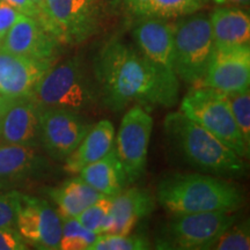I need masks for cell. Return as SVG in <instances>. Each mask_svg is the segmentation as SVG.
Segmentation results:
<instances>
[{"label":"cell","instance_id":"obj_30","mask_svg":"<svg viewBox=\"0 0 250 250\" xmlns=\"http://www.w3.org/2000/svg\"><path fill=\"white\" fill-rule=\"evenodd\" d=\"M27 242L13 227L0 228V250H24Z\"/></svg>","mask_w":250,"mask_h":250},{"label":"cell","instance_id":"obj_13","mask_svg":"<svg viewBox=\"0 0 250 250\" xmlns=\"http://www.w3.org/2000/svg\"><path fill=\"white\" fill-rule=\"evenodd\" d=\"M250 46H215L211 62L198 86L224 93L249 89Z\"/></svg>","mask_w":250,"mask_h":250},{"label":"cell","instance_id":"obj_22","mask_svg":"<svg viewBox=\"0 0 250 250\" xmlns=\"http://www.w3.org/2000/svg\"><path fill=\"white\" fill-rule=\"evenodd\" d=\"M48 195L57 205V211L62 218H76L86 208L105 196L81 177H73L61 186L50 188Z\"/></svg>","mask_w":250,"mask_h":250},{"label":"cell","instance_id":"obj_24","mask_svg":"<svg viewBox=\"0 0 250 250\" xmlns=\"http://www.w3.org/2000/svg\"><path fill=\"white\" fill-rule=\"evenodd\" d=\"M62 234L59 249L62 250H88L99 236L98 233L87 229L77 218H62Z\"/></svg>","mask_w":250,"mask_h":250},{"label":"cell","instance_id":"obj_10","mask_svg":"<svg viewBox=\"0 0 250 250\" xmlns=\"http://www.w3.org/2000/svg\"><path fill=\"white\" fill-rule=\"evenodd\" d=\"M15 226L24 241L35 248L59 249L62 234V217L45 199L20 193Z\"/></svg>","mask_w":250,"mask_h":250},{"label":"cell","instance_id":"obj_12","mask_svg":"<svg viewBox=\"0 0 250 250\" xmlns=\"http://www.w3.org/2000/svg\"><path fill=\"white\" fill-rule=\"evenodd\" d=\"M137 48L171 85L180 87L174 71V24L161 18L147 17L133 29Z\"/></svg>","mask_w":250,"mask_h":250},{"label":"cell","instance_id":"obj_8","mask_svg":"<svg viewBox=\"0 0 250 250\" xmlns=\"http://www.w3.org/2000/svg\"><path fill=\"white\" fill-rule=\"evenodd\" d=\"M100 0H45L42 24L61 44L79 45L98 33Z\"/></svg>","mask_w":250,"mask_h":250},{"label":"cell","instance_id":"obj_2","mask_svg":"<svg viewBox=\"0 0 250 250\" xmlns=\"http://www.w3.org/2000/svg\"><path fill=\"white\" fill-rule=\"evenodd\" d=\"M164 129L175 151L195 169L223 179H237L246 175L245 159L183 112L168 114Z\"/></svg>","mask_w":250,"mask_h":250},{"label":"cell","instance_id":"obj_20","mask_svg":"<svg viewBox=\"0 0 250 250\" xmlns=\"http://www.w3.org/2000/svg\"><path fill=\"white\" fill-rule=\"evenodd\" d=\"M215 46L247 45L250 42V18L237 7H219L210 15Z\"/></svg>","mask_w":250,"mask_h":250},{"label":"cell","instance_id":"obj_19","mask_svg":"<svg viewBox=\"0 0 250 250\" xmlns=\"http://www.w3.org/2000/svg\"><path fill=\"white\" fill-rule=\"evenodd\" d=\"M115 127L110 121L102 120L90 127L78 147L64 160V170L79 174L87 165L104 156L115 144Z\"/></svg>","mask_w":250,"mask_h":250},{"label":"cell","instance_id":"obj_29","mask_svg":"<svg viewBox=\"0 0 250 250\" xmlns=\"http://www.w3.org/2000/svg\"><path fill=\"white\" fill-rule=\"evenodd\" d=\"M19 191L0 193V228L14 227L17 225Z\"/></svg>","mask_w":250,"mask_h":250},{"label":"cell","instance_id":"obj_23","mask_svg":"<svg viewBox=\"0 0 250 250\" xmlns=\"http://www.w3.org/2000/svg\"><path fill=\"white\" fill-rule=\"evenodd\" d=\"M111 202L112 197H102L76 217L77 220L92 232L98 234L110 233L112 228V218L110 213Z\"/></svg>","mask_w":250,"mask_h":250},{"label":"cell","instance_id":"obj_16","mask_svg":"<svg viewBox=\"0 0 250 250\" xmlns=\"http://www.w3.org/2000/svg\"><path fill=\"white\" fill-rule=\"evenodd\" d=\"M50 165L33 145H0V190L13 189L49 173Z\"/></svg>","mask_w":250,"mask_h":250},{"label":"cell","instance_id":"obj_15","mask_svg":"<svg viewBox=\"0 0 250 250\" xmlns=\"http://www.w3.org/2000/svg\"><path fill=\"white\" fill-rule=\"evenodd\" d=\"M54 64L0 49V96L9 100L30 98L41 78Z\"/></svg>","mask_w":250,"mask_h":250},{"label":"cell","instance_id":"obj_1","mask_svg":"<svg viewBox=\"0 0 250 250\" xmlns=\"http://www.w3.org/2000/svg\"><path fill=\"white\" fill-rule=\"evenodd\" d=\"M99 99L109 110L123 111L129 105L174 107L180 87L171 85L138 48L121 40L105 43L96 55L92 70Z\"/></svg>","mask_w":250,"mask_h":250},{"label":"cell","instance_id":"obj_36","mask_svg":"<svg viewBox=\"0 0 250 250\" xmlns=\"http://www.w3.org/2000/svg\"><path fill=\"white\" fill-rule=\"evenodd\" d=\"M11 102H12V100L6 99V98H4V96H0V116H1L2 112L5 111V109L8 107V104Z\"/></svg>","mask_w":250,"mask_h":250},{"label":"cell","instance_id":"obj_4","mask_svg":"<svg viewBox=\"0 0 250 250\" xmlns=\"http://www.w3.org/2000/svg\"><path fill=\"white\" fill-rule=\"evenodd\" d=\"M42 109L88 111L99 99L98 87L80 57L52 65L41 78L30 96Z\"/></svg>","mask_w":250,"mask_h":250},{"label":"cell","instance_id":"obj_6","mask_svg":"<svg viewBox=\"0 0 250 250\" xmlns=\"http://www.w3.org/2000/svg\"><path fill=\"white\" fill-rule=\"evenodd\" d=\"M181 112L211 132L243 159L249 158L226 94L205 86H193L181 102Z\"/></svg>","mask_w":250,"mask_h":250},{"label":"cell","instance_id":"obj_34","mask_svg":"<svg viewBox=\"0 0 250 250\" xmlns=\"http://www.w3.org/2000/svg\"><path fill=\"white\" fill-rule=\"evenodd\" d=\"M218 5H249L250 0H213Z\"/></svg>","mask_w":250,"mask_h":250},{"label":"cell","instance_id":"obj_33","mask_svg":"<svg viewBox=\"0 0 250 250\" xmlns=\"http://www.w3.org/2000/svg\"><path fill=\"white\" fill-rule=\"evenodd\" d=\"M4 1L17 8L20 13L36 19L41 22V12L31 0H4Z\"/></svg>","mask_w":250,"mask_h":250},{"label":"cell","instance_id":"obj_7","mask_svg":"<svg viewBox=\"0 0 250 250\" xmlns=\"http://www.w3.org/2000/svg\"><path fill=\"white\" fill-rule=\"evenodd\" d=\"M236 221L234 211H213L173 215L155 236L162 250H208L217 237Z\"/></svg>","mask_w":250,"mask_h":250},{"label":"cell","instance_id":"obj_14","mask_svg":"<svg viewBox=\"0 0 250 250\" xmlns=\"http://www.w3.org/2000/svg\"><path fill=\"white\" fill-rule=\"evenodd\" d=\"M58 40L36 19L21 14L0 42V49L39 61L55 62Z\"/></svg>","mask_w":250,"mask_h":250},{"label":"cell","instance_id":"obj_26","mask_svg":"<svg viewBox=\"0 0 250 250\" xmlns=\"http://www.w3.org/2000/svg\"><path fill=\"white\" fill-rule=\"evenodd\" d=\"M236 122L246 147L250 151V93L249 89L241 92L225 93Z\"/></svg>","mask_w":250,"mask_h":250},{"label":"cell","instance_id":"obj_21","mask_svg":"<svg viewBox=\"0 0 250 250\" xmlns=\"http://www.w3.org/2000/svg\"><path fill=\"white\" fill-rule=\"evenodd\" d=\"M79 174L86 183L105 196H116L127 186L115 146L98 161L85 166Z\"/></svg>","mask_w":250,"mask_h":250},{"label":"cell","instance_id":"obj_25","mask_svg":"<svg viewBox=\"0 0 250 250\" xmlns=\"http://www.w3.org/2000/svg\"><path fill=\"white\" fill-rule=\"evenodd\" d=\"M208 249L210 250H249L250 228L249 220L235 224L225 229Z\"/></svg>","mask_w":250,"mask_h":250},{"label":"cell","instance_id":"obj_5","mask_svg":"<svg viewBox=\"0 0 250 250\" xmlns=\"http://www.w3.org/2000/svg\"><path fill=\"white\" fill-rule=\"evenodd\" d=\"M210 18L192 15L174 24V71L179 80L198 86L214 52Z\"/></svg>","mask_w":250,"mask_h":250},{"label":"cell","instance_id":"obj_27","mask_svg":"<svg viewBox=\"0 0 250 250\" xmlns=\"http://www.w3.org/2000/svg\"><path fill=\"white\" fill-rule=\"evenodd\" d=\"M149 248L151 243L144 236L104 233L99 234L88 250H144Z\"/></svg>","mask_w":250,"mask_h":250},{"label":"cell","instance_id":"obj_18","mask_svg":"<svg viewBox=\"0 0 250 250\" xmlns=\"http://www.w3.org/2000/svg\"><path fill=\"white\" fill-rule=\"evenodd\" d=\"M155 199L147 190L130 188L112 197L110 233L127 235L143 218L154 211Z\"/></svg>","mask_w":250,"mask_h":250},{"label":"cell","instance_id":"obj_31","mask_svg":"<svg viewBox=\"0 0 250 250\" xmlns=\"http://www.w3.org/2000/svg\"><path fill=\"white\" fill-rule=\"evenodd\" d=\"M22 13L8 2L0 0V42Z\"/></svg>","mask_w":250,"mask_h":250},{"label":"cell","instance_id":"obj_11","mask_svg":"<svg viewBox=\"0 0 250 250\" xmlns=\"http://www.w3.org/2000/svg\"><path fill=\"white\" fill-rule=\"evenodd\" d=\"M90 125L78 112L43 109L40 118V143L49 156L64 161L86 136Z\"/></svg>","mask_w":250,"mask_h":250},{"label":"cell","instance_id":"obj_17","mask_svg":"<svg viewBox=\"0 0 250 250\" xmlns=\"http://www.w3.org/2000/svg\"><path fill=\"white\" fill-rule=\"evenodd\" d=\"M42 110L31 98L12 100L0 116V145L36 146L40 142Z\"/></svg>","mask_w":250,"mask_h":250},{"label":"cell","instance_id":"obj_32","mask_svg":"<svg viewBox=\"0 0 250 250\" xmlns=\"http://www.w3.org/2000/svg\"><path fill=\"white\" fill-rule=\"evenodd\" d=\"M127 11L140 18H147L151 14L152 0H122Z\"/></svg>","mask_w":250,"mask_h":250},{"label":"cell","instance_id":"obj_28","mask_svg":"<svg viewBox=\"0 0 250 250\" xmlns=\"http://www.w3.org/2000/svg\"><path fill=\"white\" fill-rule=\"evenodd\" d=\"M205 0H152L149 17L168 19L193 14L203 8Z\"/></svg>","mask_w":250,"mask_h":250},{"label":"cell","instance_id":"obj_9","mask_svg":"<svg viewBox=\"0 0 250 250\" xmlns=\"http://www.w3.org/2000/svg\"><path fill=\"white\" fill-rule=\"evenodd\" d=\"M152 131L153 118L142 105L131 107L122 118L114 146L127 186L145 173Z\"/></svg>","mask_w":250,"mask_h":250},{"label":"cell","instance_id":"obj_3","mask_svg":"<svg viewBox=\"0 0 250 250\" xmlns=\"http://www.w3.org/2000/svg\"><path fill=\"white\" fill-rule=\"evenodd\" d=\"M156 198L171 215L234 211L245 203L239 187L210 174H173L158 186Z\"/></svg>","mask_w":250,"mask_h":250},{"label":"cell","instance_id":"obj_35","mask_svg":"<svg viewBox=\"0 0 250 250\" xmlns=\"http://www.w3.org/2000/svg\"><path fill=\"white\" fill-rule=\"evenodd\" d=\"M31 1L35 4L36 7L39 8V11L41 12V23H42L43 13H44V7H45V0H31Z\"/></svg>","mask_w":250,"mask_h":250}]
</instances>
